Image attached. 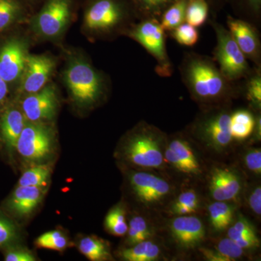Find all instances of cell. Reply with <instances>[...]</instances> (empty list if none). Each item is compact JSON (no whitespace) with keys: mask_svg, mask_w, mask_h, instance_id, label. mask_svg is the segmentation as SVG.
<instances>
[{"mask_svg":"<svg viewBox=\"0 0 261 261\" xmlns=\"http://www.w3.org/2000/svg\"><path fill=\"white\" fill-rule=\"evenodd\" d=\"M57 65L58 61L50 54L30 53L19 82L18 90L22 96L37 92L49 84L56 71Z\"/></svg>","mask_w":261,"mask_h":261,"instance_id":"7c38bea8","label":"cell"},{"mask_svg":"<svg viewBox=\"0 0 261 261\" xmlns=\"http://www.w3.org/2000/svg\"><path fill=\"white\" fill-rule=\"evenodd\" d=\"M136 19L127 0H92L84 11L82 29L92 39H112L123 35Z\"/></svg>","mask_w":261,"mask_h":261,"instance_id":"3957f363","label":"cell"},{"mask_svg":"<svg viewBox=\"0 0 261 261\" xmlns=\"http://www.w3.org/2000/svg\"><path fill=\"white\" fill-rule=\"evenodd\" d=\"M6 261H34L36 257L32 252L24 248H11L5 252Z\"/></svg>","mask_w":261,"mask_h":261,"instance_id":"f35d334b","label":"cell"},{"mask_svg":"<svg viewBox=\"0 0 261 261\" xmlns=\"http://www.w3.org/2000/svg\"><path fill=\"white\" fill-rule=\"evenodd\" d=\"M23 10L15 0H0V32L10 28L22 18Z\"/></svg>","mask_w":261,"mask_h":261,"instance_id":"4dcf8cb0","label":"cell"},{"mask_svg":"<svg viewBox=\"0 0 261 261\" xmlns=\"http://www.w3.org/2000/svg\"><path fill=\"white\" fill-rule=\"evenodd\" d=\"M199 207L197 194L194 190H187L180 194L172 207L173 214L184 216L195 212Z\"/></svg>","mask_w":261,"mask_h":261,"instance_id":"e575fe53","label":"cell"},{"mask_svg":"<svg viewBox=\"0 0 261 261\" xmlns=\"http://www.w3.org/2000/svg\"><path fill=\"white\" fill-rule=\"evenodd\" d=\"M62 77L70 99L80 107H93L106 97L109 90L107 75L77 51L66 53Z\"/></svg>","mask_w":261,"mask_h":261,"instance_id":"7a4b0ae2","label":"cell"},{"mask_svg":"<svg viewBox=\"0 0 261 261\" xmlns=\"http://www.w3.org/2000/svg\"><path fill=\"white\" fill-rule=\"evenodd\" d=\"M210 8L206 0H187L185 22L200 27L208 20Z\"/></svg>","mask_w":261,"mask_h":261,"instance_id":"f1b7e54d","label":"cell"},{"mask_svg":"<svg viewBox=\"0 0 261 261\" xmlns=\"http://www.w3.org/2000/svg\"><path fill=\"white\" fill-rule=\"evenodd\" d=\"M29 39L14 36L0 46V76L8 84L19 83L29 53Z\"/></svg>","mask_w":261,"mask_h":261,"instance_id":"8fae6325","label":"cell"},{"mask_svg":"<svg viewBox=\"0 0 261 261\" xmlns=\"http://www.w3.org/2000/svg\"><path fill=\"white\" fill-rule=\"evenodd\" d=\"M73 19L72 0H47L29 23L31 32L39 40L59 42Z\"/></svg>","mask_w":261,"mask_h":261,"instance_id":"52a82bcc","label":"cell"},{"mask_svg":"<svg viewBox=\"0 0 261 261\" xmlns=\"http://www.w3.org/2000/svg\"><path fill=\"white\" fill-rule=\"evenodd\" d=\"M206 1L208 3L210 13L214 15V18L216 15L226 5V0H206Z\"/></svg>","mask_w":261,"mask_h":261,"instance_id":"7bdbcfd3","label":"cell"},{"mask_svg":"<svg viewBox=\"0 0 261 261\" xmlns=\"http://www.w3.org/2000/svg\"><path fill=\"white\" fill-rule=\"evenodd\" d=\"M211 224L216 231H220L226 229L233 219L232 206L226 202L216 201L211 204L208 207Z\"/></svg>","mask_w":261,"mask_h":261,"instance_id":"4316f807","label":"cell"},{"mask_svg":"<svg viewBox=\"0 0 261 261\" xmlns=\"http://www.w3.org/2000/svg\"><path fill=\"white\" fill-rule=\"evenodd\" d=\"M35 244L40 248L63 251L68 247L69 242L62 231L59 230H53L40 235L36 240Z\"/></svg>","mask_w":261,"mask_h":261,"instance_id":"836d02e7","label":"cell"},{"mask_svg":"<svg viewBox=\"0 0 261 261\" xmlns=\"http://www.w3.org/2000/svg\"><path fill=\"white\" fill-rule=\"evenodd\" d=\"M187 0H176L163 11L159 18L165 32H170L185 23Z\"/></svg>","mask_w":261,"mask_h":261,"instance_id":"484cf974","label":"cell"},{"mask_svg":"<svg viewBox=\"0 0 261 261\" xmlns=\"http://www.w3.org/2000/svg\"><path fill=\"white\" fill-rule=\"evenodd\" d=\"M178 69L192 99L205 108L228 105L240 92L239 84L227 80L211 57L186 51Z\"/></svg>","mask_w":261,"mask_h":261,"instance_id":"6da1fadb","label":"cell"},{"mask_svg":"<svg viewBox=\"0 0 261 261\" xmlns=\"http://www.w3.org/2000/svg\"><path fill=\"white\" fill-rule=\"evenodd\" d=\"M171 234L182 248H195L205 238V230L202 221L196 216H180L170 224Z\"/></svg>","mask_w":261,"mask_h":261,"instance_id":"9a60e30c","label":"cell"},{"mask_svg":"<svg viewBox=\"0 0 261 261\" xmlns=\"http://www.w3.org/2000/svg\"><path fill=\"white\" fill-rule=\"evenodd\" d=\"M242 82L247 100L257 110L260 109L261 68L253 66L251 73Z\"/></svg>","mask_w":261,"mask_h":261,"instance_id":"f546056e","label":"cell"},{"mask_svg":"<svg viewBox=\"0 0 261 261\" xmlns=\"http://www.w3.org/2000/svg\"><path fill=\"white\" fill-rule=\"evenodd\" d=\"M135 11L137 20L159 19L163 11L176 0H127Z\"/></svg>","mask_w":261,"mask_h":261,"instance_id":"7402d4cb","label":"cell"},{"mask_svg":"<svg viewBox=\"0 0 261 261\" xmlns=\"http://www.w3.org/2000/svg\"><path fill=\"white\" fill-rule=\"evenodd\" d=\"M209 189L216 201L234 200L241 191V180L238 173L229 168H216L211 173Z\"/></svg>","mask_w":261,"mask_h":261,"instance_id":"2e32d148","label":"cell"},{"mask_svg":"<svg viewBox=\"0 0 261 261\" xmlns=\"http://www.w3.org/2000/svg\"><path fill=\"white\" fill-rule=\"evenodd\" d=\"M249 205L250 208L257 216L261 214V188L260 186L257 187L249 198Z\"/></svg>","mask_w":261,"mask_h":261,"instance_id":"60d3db41","label":"cell"},{"mask_svg":"<svg viewBox=\"0 0 261 261\" xmlns=\"http://www.w3.org/2000/svg\"><path fill=\"white\" fill-rule=\"evenodd\" d=\"M27 122L20 108L10 106L2 113L0 138L8 152H13L16 149L17 142Z\"/></svg>","mask_w":261,"mask_h":261,"instance_id":"ac0fdd59","label":"cell"},{"mask_svg":"<svg viewBox=\"0 0 261 261\" xmlns=\"http://www.w3.org/2000/svg\"><path fill=\"white\" fill-rule=\"evenodd\" d=\"M203 256L211 261H232L243 255L244 250L239 247L233 240L229 238L223 239L218 244L216 250L201 249Z\"/></svg>","mask_w":261,"mask_h":261,"instance_id":"ffe728a7","label":"cell"},{"mask_svg":"<svg viewBox=\"0 0 261 261\" xmlns=\"http://www.w3.org/2000/svg\"><path fill=\"white\" fill-rule=\"evenodd\" d=\"M16 236L15 225L9 220L0 217V247L9 245Z\"/></svg>","mask_w":261,"mask_h":261,"instance_id":"74e56055","label":"cell"},{"mask_svg":"<svg viewBox=\"0 0 261 261\" xmlns=\"http://www.w3.org/2000/svg\"><path fill=\"white\" fill-rule=\"evenodd\" d=\"M56 133L49 122L27 121L18 142L16 149L20 156L31 162H41L51 154Z\"/></svg>","mask_w":261,"mask_h":261,"instance_id":"ba28073f","label":"cell"},{"mask_svg":"<svg viewBox=\"0 0 261 261\" xmlns=\"http://www.w3.org/2000/svg\"><path fill=\"white\" fill-rule=\"evenodd\" d=\"M168 35L178 44L186 47L195 45L200 38V34L197 29L186 22L168 32Z\"/></svg>","mask_w":261,"mask_h":261,"instance_id":"d590c367","label":"cell"},{"mask_svg":"<svg viewBox=\"0 0 261 261\" xmlns=\"http://www.w3.org/2000/svg\"><path fill=\"white\" fill-rule=\"evenodd\" d=\"M165 136L161 130L142 122L125 137L122 145L123 158L130 164L141 168L162 167Z\"/></svg>","mask_w":261,"mask_h":261,"instance_id":"277c9868","label":"cell"},{"mask_svg":"<svg viewBox=\"0 0 261 261\" xmlns=\"http://www.w3.org/2000/svg\"><path fill=\"white\" fill-rule=\"evenodd\" d=\"M239 18L258 27L261 21V0H226Z\"/></svg>","mask_w":261,"mask_h":261,"instance_id":"d4e9b609","label":"cell"},{"mask_svg":"<svg viewBox=\"0 0 261 261\" xmlns=\"http://www.w3.org/2000/svg\"><path fill=\"white\" fill-rule=\"evenodd\" d=\"M45 188L18 186L7 202V207L17 217H28L42 202Z\"/></svg>","mask_w":261,"mask_h":261,"instance_id":"e0dca14e","label":"cell"},{"mask_svg":"<svg viewBox=\"0 0 261 261\" xmlns=\"http://www.w3.org/2000/svg\"><path fill=\"white\" fill-rule=\"evenodd\" d=\"M126 233L127 243L130 246L149 240L152 236V231L147 221L142 216H138L130 220Z\"/></svg>","mask_w":261,"mask_h":261,"instance_id":"d6a6232c","label":"cell"},{"mask_svg":"<svg viewBox=\"0 0 261 261\" xmlns=\"http://www.w3.org/2000/svg\"><path fill=\"white\" fill-rule=\"evenodd\" d=\"M79 250L84 256L92 261L107 260L111 257L108 244L95 237L82 238L79 244Z\"/></svg>","mask_w":261,"mask_h":261,"instance_id":"cb8c5ba5","label":"cell"},{"mask_svg":"<svg viewBox=\"0 0 261 261\" xmlns=\"http://www.w3.org/2000/svg\"><path fill=\"white\" fill-rule=\"evenodd\" d=\"M170 147L176 154L185 167V173L198 175L201 173L200 163L197 161L190 144L181 138L173 139L169 143Z\"/></svg>","mask_w":261,"mask_h":261,"instance_id":"d6986e66","label":"cell"},{"mask_svg":"<svg viewBox=\"0 0 261 261\" xmlns=\"http://www.w3.org/2000/svg\"><path fill=\"white\" fill-rule=\"evenodd\" d=\"M241 248L251 249L260 246V240L256 234L249 235L234 241Z\"/></svg>","mask_w":261,"mask_h":261,"instance_id":"b9f144b4","label":"cell"},{"mask_svg":"<svg viewBox=\"0 0 261 261\" xmlns=\"http://www.w3.org/2000/svg\"><path fill=\"white\" fill-rule=\"evenodd\" d=\"M226 24L228 30L247 61H251L254 66L261 68V42L256 25L229 15Z\"/></svg>","mask_w":261,"mask_h":261,"instance_id":"4fadbf2b","label":"cell"},{"mask_svg":"<svg viewBox=\"0 0 261 261\" xmlns=\"http://www.w3.org/2000/svg\"><path fill=\"white\" fill-rule=\"evenodd\" d=\"M59 108V92L53 82L37 92L23 96L20 102V109L27 121L30 122L53 121Z\"/></svg>","mask_w":261,"mask_h":261,"instance_id":"30bf717a","label":"cell"},{"mask_svg":"<svg viewBox=\"0 0 261 261\" xmlns=\"http://www.w3.org/2000/svg\"><path fill=\"white\" fill-rule=\"evenodd\" d=\"M123 36L139 43L153 57L157 63L154 70L159 76L168 78L173 75L174 67L166 48L167 35L159 19H142L135 22Z\"/></svg>","mask_w":261,"mask_h":261,"instance_id":"8992f818","label":"cell"},{"mask_svg":"<svg viewBox=\"0 0 261 261\" xmlns=\"http://www.w3.org/2000/svg\"><path fill=\"white\" fill-rule=\"evenodd\" d=\"M245 162L247 167L252 172L256 174L261 173V150L255 149L247 152L245 158Z\"/></svg>","mask_w":261,"mask_h":261,"instance_id":"ab89813d","label":"cell"},{"mask_svg":"<svg viewBox=\"0 0 261 261\" xmlns=\"http://www.w3.org/2000/svg\"><path fill=\"white\" fill-rule=\"evenodd\" d=\"M9 93L8 84L0 76V107L3 106Z\"/></svg>","mask_w":261,"mask_h":261,"instance_id":"ee69618b","label":"cell"},{"mask_svg":"<svg viewBox=\"0 0 261 261\" xmlns=\"http://www.w3.org/2000/svg\"><path fill=\"white\" fill-rule=\"evenodd\" d=\"M161 253L159 245L147 240L123 249L120 255L127 261H154L159 258Z\"/></svg>","mask_w":261,"mask_h":261,"instance_id":"44dd1931","label":"cell"},{"mask_svg":"<svg viewBox=\"0 0 261 261\" xmlns=\"http://www.w3.org/2000/svg\"><path fill=\"white\" fill-rule=\"evenodd\" d=\"M207 20L216 37L213 59L227 80L237 83L242 82L251 73L253 67L249 64L228 29L216 21V18Z\"/></svg>","mask_w":261,"mask_h":261,"instance_id":"5b68a950","label":"cell"},{"mask_svg":"<svg viewBox=\"0 0 261 261\" xmlns=\"http://www.w3.org/2000/svg\"><path fill=\"white\" fill-rule=\"evenodd\" d=\"M51 176V168L47 165H39L24 171L18 181L19 186L45 188Z\"/></svg>","mask_w":261,"mask_h":261,"instance_id":"83f0119b","label":"cell"},{"mask_svg":"<svg viewBox=\"0 0 261 261\" xmlns=\"http://www.w3.org/2000/svg\"><path fill=\"white\" fill-rule=\"evenodd\" d=\"M252 234H256L253 226L242 216H240L235 224L228 230V237L233 241Z\"/></svg>","mask_w":261,"mask_h":261,"instance_id":"8d00e7d4","label":"cell"},{"mask_svg":"<svg viewBox=\"0 0 261 261\" xmlns=\"http://www.w3.org/2000/svg\"><path fill=\"white\" fill-rule=\"evenodd\" d=\"M224 106L207 107V111L194 124L195 133L207 145L216 149L227 147L231 140L230 132L231 113Z\"/></svg>","mask_w":261,"mask_h":261,"instance_id":"9c48e42d","label":"cell"},{"mask_svg":"<svg viewBox=\"0 0 261 261\" xmlns=\"http://www.w3.org/2000/svg\"><path fill=\"white\" fill-rule=\"evenodd\" d=\"M106 229L113 235L124 236L128 230L126 212L121 205H116L108 212L105 220Z\"/></svg>","mask_w":261,"mask_h":261,"instance_id":"1f68e13d","label":"cell"},{"mask_svg":"<svg viewBox=\"0 0 261 261\" xmlns=\"http://www.w3.org/2000/svg\"><path fill=\"white\" fill-rule=\"evenodd\" d=\"M255 124V118L247 110H239L231 114L230 132L233 139L241 140L247 138L252 132Z\"/></svg>","mask_w":261,"mask_h":261,"instance_id":"603a6c76","label":"cell"},{"mask_svg":"<svg viewBox=\"0 0 261 261\" xmlns=\"http://www.w3.org/2000/svg\"><path fill=\"white\" fill-rule=\"evenodd\" d=\"M130 184L138 200L146 205L159 203L171 190L166 180L149 173H134L130 176Z\"/></svg>","mask_w":261,"mask_h":261,"instance_id":"5bb4252c","label":"cell"}]
</instances>
